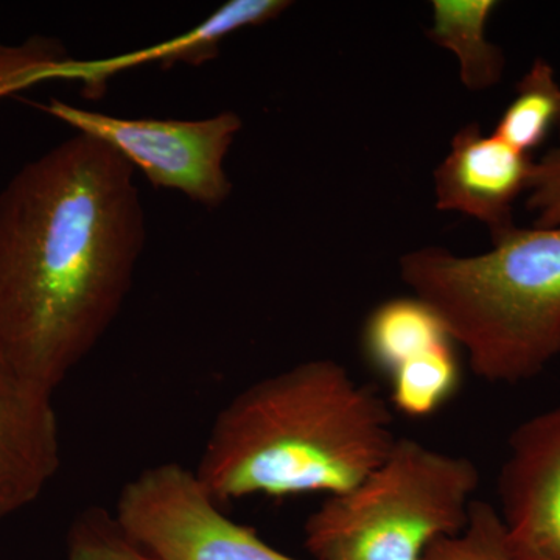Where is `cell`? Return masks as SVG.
Here are the masks:
<instances>
[{
    "mask_svg": "<svg viewBox=\"0 0 560 560\" xmlns=\"http://www.w3.org/2000/svg\"><path fill=\"white\" fill-rule=\"evenodd\" d=\"M147 241L135 168L77 132L0 190V364L55 393L113 326Z\"/></svg>",
    "mask_w": 560,
    "mask_h": 560,
    "instance_id": "1",
    "label": "cell"
},
{
    "mask_svg": "<svg viewBox=\"0 0 560 560\" xmlns=\"http://www.w3.org/2000/svg\"><path fill=\"white\" fill-rule=\"evenodd\" d=\"M393 412L330 359L250 383L221 408L195 474L219 504L346 492L388 456Z\"/></svg>",
    "mask_w": 560,
    "mask_h": 560,
    "instance_id": "2",
    "label": "cell"
},
{
    "mask_svg": "<svg viewBox=\"0 0 560 560\" xmlns=\"http://www.w3.org/2000/svg\"><path fill=\"white\" fill-rule=\"evenodd\" d=\"M492 242L477 256L412 250L400 276L441 316L477 377L515 385L560 355V228L514 226Z\"/></svg>",
    "mask_w": 560,
    "mask_h": 560,
    "instance_id": "3",
    "label": "cell"
},
{
    "mask_svg": "<svg viewBox=\"0 0 560 560\" xmlns=\"http://www.w3.org/2000/svg\"><path fill=\"white\" fill-rule=\"evenodd\" d=\"M478 486L474 460L397 438L359 485L312 512L305 548L315 560H422L464 528Z\"/></svg>",
    "mask_w": 560,
    "mask_h": 560,
    "instance_id": "4",
    "label": "cell"
},
{
    "mask_svg": "<svg viewBox=\"0 0 560 560\" xmlns=\"http://www.w3.org/2000/svg\"><path fill=\"white\" fill-rule=\"evenodd\" d=\"M114 515L161 560H300L224 515L195 470L178 463L140 471L121 488Z\"/></svg>",
    "mask_w": 560,
    "mask_h": 560,
    "instance_id": "5",
    "label": "cell"
},
{
    "mask_svg": "<svg viewBox=\"0 0 560 560\" xmlns=\"http://www.w3.org/2000/svg\"><path fill=\"white\" fill-rule=\"evenodd\" d=\"M44 110L106 143L154 187L178 190L209 209L230 198L224 160L243 127L232 110L201 120L121 119L61 101H50Z\"/></svg>",
    "mask_w": 560,
    "mask_h": 560,
    "instance_id": "6",
    "label": "cell"
},
{
    "mask_svg": "<svg viewBox=\"0 0 560 560\" xmlns=\"http://www.w3.org/2000/svg\"><path fill=\"white\" fill-rule=\"evenodd\" d=\"M499 499L515 558L560 560V404L511 434Z\"/></svg>",
    "mask_w": 560,
    "mask_h": 560,
    "instance_id": "7",
    "label": "cell"
},
{
    "mask_svg": "<svg viewBox=\"0 0 560 560\" xmlns=\"http://www.w3.org/2000/svg\"><path fill=\"white\" fill-rule=\"evenodd\" d=\"M533 165L529 154L467 125L434 171L436 208L471 217L497 237L515 226L514 205L528 190Z\"/></svg>",
    "mask_w": 560,
    "mask_h": 560,
    "instance_id": "8",
    "label": "cell"
},
{
    "mask_svg": "<svg viewBox=\"0 0 560 560\" xmlns=\"http://www.w3.org/2000/svg\"><path fill=\"white\" fill-rule=\"evenodd\" d=\"M51 397L0 364V521L35 503L60 470Z\"/></svg>",
    "mask_w": 560,
    "mask_h": 560,
    "instance_id": "9",
    "label": "cell"
},
{
    "mask_svg": "<svg viewBox=\"0 0 560 560\" xmlns=\"http://www.w3.org/2000/svg\"><path fill=\"white\" fill-rule=\"evenodd\" d=\"M290 5L291 2L285 0H231L197 27L156 46L105 60L77 61L61 58L44 70L40 83L55 80L80 81L86 97H101L108 80L124 70L142 65H161L162 69L175 65H205L219 55L220 44L232 33L276 20Z\"/></svg>",
    "mask_w": 560,
    "mask_h": 560,
    "instance_id": "10",
    "label": "cell"
},
{
    "mask_svg": "<svg viewBox=\"0 0 560 560\" xmlns=\"http://www.w3.org/2000/svg\"><path fill=\"white\" fill-rule=\"evenodd\" d=\"M447 342L455 341L444 320L416 296L382 302L368 316L361 334L364 357L385 375Z\"/></svg>",
    "mask_w": 560,
    "mask_h": 560,
    "instance_id": "11",
    "label": "cell"
},
{
    "mask_svg": "<svg viewBox=\"0 0 560 560\" xmlns=\"http://www.w3.org/2000/svg\"><path fill=\"white\" fill-rule=\"evenodd\" d=\"M495 0H434L431 2L429 36L451 50L459 65V77L470 91H485L500 83L504 55L486 36L497 10Z\"/></svg>",
    "mask_w": 560,
    "mask_h": 560,
    "instance_id": "12",
    "label": "cell"
},
{
    "mask_svg": "<svg viewBox=\"0 0 560 560\" xmlns=\"http://www.w3.org/2000/svg\"><path fill=\"white\" fill-rule=\"evenodd\" d=\"M560 84L555 68L537 58L518 81L515 97L501 114L493 135L512 149L529 154L558 127Z\"/></svg>",
    "mask_w": 560,
    "mask_h": 560,
    "instance_id": "13",
    "label": "cell"
},
{
    "mask_svg": "<svg viewBox=\"0 0 560 560\" xmlns=\"http://www.w3.org/2000/svg\"><path fill=\"white\" fill-rule=\"evenodd\" d=\"M394 407L410 418L434 415L459 388L460 366L455 342L416 357L388 375Z\"/></svg>",
    "mask_w": 560,
    "mask_h": 560,
    "instance_id": "14",
    "label": "cell"
},
{
    "mask_svg": "<svg viewBox=\"0 0 560 560\" xmlns=\"http://www.w3.org/2000/svg\"><path fill=\"white\" fill-rule=\"evenodd\" d=\"M422 560H518L511 551L500 512L488 501L475 500L464 528L442 537Z\"/></svg>",
    "mask_w": 560,
    "mask_h": 560,
    "instance_id": "15",
    "label": "cell"
},
{
    "mask_svg": "<svg viewBox=\"0 0 560 560\" xmlns=\"http://www.w3.org/2000/svg\"><path fill=\"white\" fill-rule=\"evenodd\" d=\"M68 560H161L125 533L102 506L80 512L68 534Z\"/></svg>",
    "mask_w": 560,
    "mask_h": 560,
    "instance_id": "16",
    "label": "cell"
},
{
    "mask_svg": "<svg viewBox=\"0 0 560 560\" xmlns=\"http://www.w3.org/2000/svg\"><path fill=\"white\" fill-rule=\"evenodd\" d=\"M526 195L534 226L560 228V145L534 161Z\"/></svg>",
    "mask_w": 560,
    "mask_h": 560,
    "instance_id": "17",
    "label": "cell"
},
{
    "mask_svg": "<svg viewBox=\"0 0 560 560\" xmlns=\"http://www.w3.org/2000/svg\"><path fill=\"white\" fill-rule=\"evenodd\" d=\"M16 92V70L5 55L0 54V97Z\"/></svg>",
    "mask_w": 560,
    "mask_h": 560,
    "instance_id": "18",
    "label": "cell"
},
{
    "mask_svg": "<svg viewBox=\"0 0 560 560\" xmlns=\"http://www.w3.org/2000/svg\"><path fill=\"white\" fill-rule=\"evenodd\" d=\"M558 127L560 128V113H559Z\"/></svg>",
    "mask_w": 560,
    "mask_h": 560,
    "instance_id": "19",
    "label": "cell"
}]
</instances>
